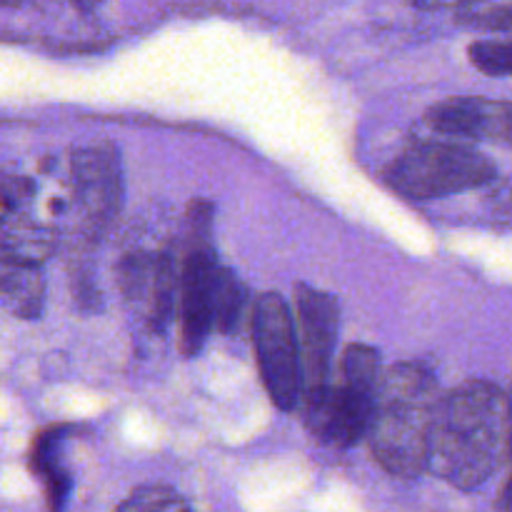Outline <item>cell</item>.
Wrapping results in <instances>:
<instances>
[{
  "mask_svg": "<svg viewBox=\"0 0 512 512\" xmlns=\"http://www.w3.org/2000/svg\"><path fill=\"white\" fill-rule=\"evenodd\" d=\"M510 458V405L503 388L468 380L440 395L428 430L425 470L458 490L480 488Z\"/></svg>",
  "mask_w": 512,
  "mask_h": 512,
  "instance_id": "1",
  "label": "cell"
},
{
  "mask_svg": "<svg viewBox=\"0 0 512 512\" xmlns=\"http://www.w3.org/2000/svg\"><path fill=\"white\" fill-rule=\"evenodd\" d=\"M438 400V383L420 365L400 363L380 373L365 433L380 468L398 478L423 473L428 430Z\"/></svg>",
  "mask_w": 512,
  "mask_h": 512,
  "instance_id": "2",
  "label": "cell"
},
{
  "mask_svg": "<svg viewBox=\"0 0 512 512\" xmlns=\"http://www.w3.org/2000/svg\"><path fill=\"white\" fill-rule=\"evenodd\" d=\"M495 178V163L473 145L455 140H420L390 163L385 180L395 193L413 200L445 198Z\"/></svg>",
  "mask_w": 512,
  "mask_h": 512,
  "instance_id": "3",
  "label": "cell"
},
{
  "mask_svg": "<svg viewBox=\"0 0 512 512\" xmlns=\"http://www.w3.org/2000/svg\"><path fill=\"white\" fill-rule=\"evenodd\" d=\"M253 338L265 390L275 408L288 413L298 405L303 380H300L298 330L283 295L263 293L255 300Z\"/></svg>",
  "mask_w": 512,
  "mask_h": 512,
  "instance_id": "4",
  "label": "cell"
},
{
  "mask_svg": "<svg viewBox=\"0 0 512 512\" xmlns=\"http://www.w3.org/2000/svg\"><path fill=\"white\" fill-rule=\"evenodd\" d=\"M375 388L343 380L340 385L305 393V420L320 443L330 448H353L368 433Z\"/></svg>",
  "mask_w": 512,
  "mask_h": 512,
  "instance_id": "5",
  "label": "cell"
},
{
  "mask_svg": "<svg viewBox=\"0 0 512 512\" xmlns=\"http://www.w3.org/2000/svg\"><path fill=\"white\" fill-rule=\"evenodd\" d=\"M338 300L323 290L300 285L298 288V325L300 330V380L305 393L325 388L330 378L335 338H338Z\"/></svg>",
  "mask_w": 512,
  "mask_h": 512,
  "instance_id": "6",
  "label": "cell"
},
{
  "mask_svg": "<svg viewBox=\"0 0 512 512\" xmlns=\"http://www.w3.org/2000/svg\"><path fill=\"white\" fill-rule=\"evenodd\" d=\"M33 198L28 178L0 170V255L40 265L53 250V230L35 218Z\"/></svg>",
  "mask_w": 512,
  "mask_h": 512,
  "instance_id": "7",
  "label": "cell"
},
{
  "mask_svg": "<svg viewBox=\"0 0 512 512\" xmlns=\"http://www.w3.org/2000/svg\"><path fill=\"white\" fill-rule=\"evenodd\" d=\"M425 123L448 138L508 143L512 135V108L505 100L448 98L425 113Z\"/></svg>",
  "mask_w": 512,
  "mask_h": 512,
  "instance_id": "8",
  "label": "cell"
},
{
  "mask_svg": "<svg viewBox=\"0 0 512 512\" xmlns=\"http://www.w3.org/2000/svg\"><path fill=\"white\" fill-rule=\"evenodd\" d=\"M218 265L210 250H193L185 260L180 283V348L198 355L213 330V295Z\"/></svg>",
  "mask_w": 512,
  "mask_h": 512,
  "instance_id": "9",
  "label": "cell"
},
{
  "mask_svg": "<svg viewBox=\"0 0 512 512\" xmlns=\"http://www.w3.org/2000/svg\"><path fill=\"white\" fill-rule=\"evenodd\" d=\"M120 285L125 298L155 325L163 328L173 313L175 268L165 255H130L120 268Z\"/></svg>",
  "mask_w": 512,
  "mask_h": 512,
  "instance_id": "10",
  "label": "cell"
},
{
  "mask_svg": "<svg viewBox=\"0 0 512 512\" xmlns=\"http://www.w3.org/2000/svg\"><path fill=\"white\" fill-rule=\"evenodd\" d=\"M73 190L93 225H105L120 203L118 160L108 148L78 150L73 158Z\"/></svg>",
  "mask_w": 512,
  "mask_h": 512,
  "instance_id": "11",
  "label": "cell"
},
{
  "mask_svg": "<svg viewBox=\"0 0 512 512\" xmlns=\"http://www.w3.org/2000/svg\"><path fill=\"white\" fill-rule=\"evenodd\" d=\"M45 278L40 265L0 255V305L18 318L35 320L43 313Z\"/></svg>",
  "mask_w": 512,
  "mask_h": 512,
  "instance_id": "12",
  "label": "cell"
},
{
  "mask_svg": "<svg viewBox=\"0 0 512 512\" xmlns=\"http://www.w3.org/2000/svg\"><path fill=\"white\" fill-rule=\"evenodd\" d=\"M55 445H58V438H55V433L50 430L48 438H40L38 445H35V470H38V475L43 478L45 483V493H48V505H50V512H58L63 508L65 498H68V490H70V480L68 475L63 473V470L58 468V463H55Z\"/></svg>",
  "mask_w": 512,
  "mask_h": 512,
  "instance_id": "13",
  "label": "cell"
},
{
  "mask_svg": "<svg viewBox=\"0 0 512 512\" xmlns=\"http://www.w3.org/2000/svg\"><path fill=\"white\" fill-rule=\"evenodd\" d=\"M245 293L240 280L230 270L218 268L215 275V295H213V328L220 333H233L238 325L240 310H243Z\"/></svg>",
  "mask_w": 512,
  "mask_h": 512,
  "instance_id": "14",
  "label": "cell"
},
{
  "mask_svg": "<svg viewBox=\"0 0 512 512\" xmlns=\"http://www.w3.org/2000/svg\"><path fill=\"white\" fill-rule=\"evenodd\" d=\"M118 512H193L183 495L165 485H143L120 503Z\"/></svg>",
  "mask_w": 512,
  "mask_h": 512,
  "instance_id": "15",
  "label": "cell"
},
{
  "mask_svg": "<svg viewBox=\"0 0 512 512\" xmlns=\"http://www.w3.org/2000/svg\"><path fill=\"white\" fill-rule=\"evenodd\" d=\"M470 60L485 75H510L512 45L508 40H480L470 48Z\"/></svg>",
  "mask_w": 512,
  "mask_h": 512,
  "instance_id": "16",
  "label": "cell"
},
{
  "mask_svg": "<svg viewBox=\"0 0 512 512\" xmlns=\"http://www.w3.org/2000/svg\"><path fill=\"white\" fill-rule=\"evenodd\" d=\"M465 23H473L478 28H493V30H510L512 25V5H460Z\"/></svg>",
  "mask_w": 512,
  "mask_h": 512,
  "instance_id": "17",
  "label": "cell"
},
{
  "mask_svg": "<svg viewBox=\"0 0 512 512\" xmlns=\"http://www.w3.org/2000/svg\"><path fill=\"white\" fill-rule=\"evenodd\" d=\"M508 493H510V483H503V490H500V510L503 512H510L508 510V503H510Z\"/></svg>",
  "mask_w": 512,
  "mask_h": 512,
  "instance_id": "18",
  "label": "cell"
}]
</instances>
